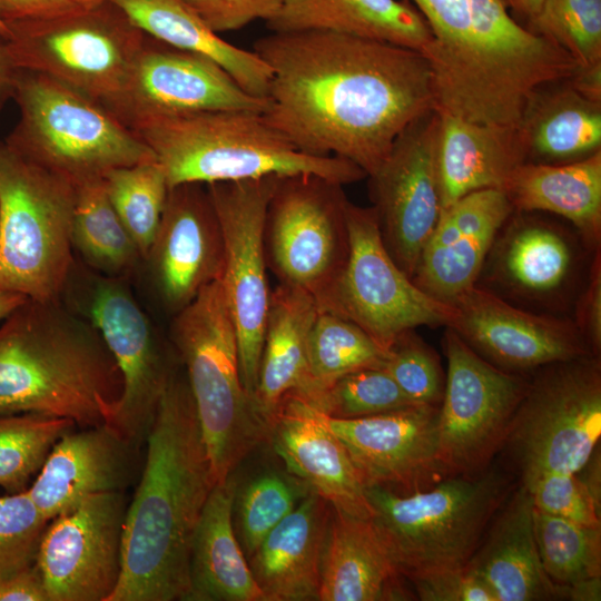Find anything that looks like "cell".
Returning <instances> with one entry per match:
<instances>
[{"label": "cell", "instance_id": "obj_52", "mask_svg": "<svg viewBox=\"0 0 601 601\" xmlns=\"http://www.w3.org/2000/svg\"><path fill=\"white\" fill-rule=\"evenodd\" d=\"M566 83L583 97L601 104V63L577 67Z\"/></svg>", "mask_w": 601, "mask_h": 601}, {"label": "cell", "instance_id": "obj_30", "mask_svg": "<svg viewBox=\"0 0 601 601\" xmlns=\"http://www.w3.org/2000/svg\"><path fill=\"white\" fill-rule=\"evenodd\" d=\"M318 313L314 296L279 284L270 292L253 406L266 430L283 400L308 382V337Z\"/></svg>", "mask_w": 601, "mask_h": 601}, {"label": "cell", "instance_id": "obj_11", "mask_svg": "<svg viewBox=\"0 0 601 601\" xmlns=\"http://www.w3.org/2000/svg\"><path fill=\"white\" fill-rule=\"evenodd\" d=\"M348 255L337 277L314 296L318 309L362 328L388 349L408 329L447 327L454 308L420 289L385 248L372 207L346 205Z\"/></svg>", "mask_w": 601, "mask_h": 601}, {"label": "cell", "instance_id": "obj_13", "mask_svg": "<svg viewBox=\"0 0 601 601\" xmlns=\"http://www.w3.org/2000/svg\"><path fill=\"white\" fill-rule=\"evenodd\" d=\"M347 197L343 185L317 175L279 177L264 226L267 267L279 284L317 295L348 255Z\"/></svg>", "mask_w": 601, "mask_h": 601}, {"label": "cell", "instance_id": "obj_35", "mask_svg": "<svg viewBox=\"0 0 601 601\" xmlns=\"http://www.w3.org/2000/svg\"><path fill=\"white\" fill-rule=\"evenodd\" d=\"M520 128L526 162L580 160L601 150V104L583 97L565 80L550 83L536 92Z\"/></svg>", "mask_w": 601, "mask_h": 601}, {"label": "cell", "instance_id": "obj_39", "mask_svg": "<svg viewBox=\"0 0 601 601\" xmlns=\"http://www.w3.org/2000/svg\"><path fill=\"white\" fill-rule=\"evenodd\" d=\"M102 179L115 211L144 259L158 229L169 190L164 169L152 160L115 168Z\"/></svg>", "mask_w": 601, "mask_h": 601}, {"label": "cell", "instance_id": "obj_14", "mask_svg": "<svg viewBox=\"0 0 601 601\" xmlns=\"http://www.w3.org/2000/svg\"><path fill=\"white\" fill-rule=\"evenodd\" d=\"M278 178L206 185L221 227L225 266L220 283L237 333L242 382L252 403L270 298L264 226Z\"/></svg>", "mask_w": 601, "mask_h": 601}, {"label": "cell", "instance_id": "obj_51", "mask_svg": "<svg viewBox=\"0 0 601 601\" xmlns=\"http://www.w3.org/2000/svg\"><path fill=\"white\" fill-rule=\"evenodd\" d=\"M79 6L75 0H0V17L7 22L55 17Z\"/></svg>", "mask_w": 601, "mask_h": 601}, {"label": "cell", "instance_id": "obj_5", "mask_svg": "<svg viewBox=\"0 0 601 601\" xmlns=\"http://www.w3.org/2000/svg\"><path fill=\"white\" fill-rule=\"evenodd\" d=\"M511 489L508 473L489 466L410 493L365 485V495L383 544L412 582L465 568Z\"/></svg>", "mask_w": 601, "mask_h": 601}, {"label": "cell", "instance_id": "obj_36", "mask_svg": "<svg viewBox=\"0 0 601 601\" xmlns=\"http://www.w3.org/2000/svg\"><path fill=\"white\" fill-rule=\"evenodd\" d=\"M77 188L71 243L87 266L110 278H128L142 262L131 235L115 211L104 179Z\"/></svg>", "mask_w": 601, "mask_h": 601}, {"label": "cell", "instance_id": "obj_40", "mask_svg": "<svg viewBox=\"0 0 601 601\" xmlns=\"http://www.w3.org/2000/svg\"><path fill=\"white\" fill-rule=\"evenodd\" d=\"M69 418L35 413L0 417V486L8 493L26 491L55 443L75 430Z\"/></svg>", "mask_w": 601, "mask_h": 601}, {"label": "cell", "instance_id": "obj_42", "mask_svg": "<svg viewBox=\"0 0 601 601\" xmlns=\"http://www.w3.org/2000/svg\"><path fill=\"white\" fill-rule=\"evenodd\" d=\"M306 402L323 414L341 420L361 418L418 405L402 391L384 367L348 373Z\"/></svg>", "mask_w": 601, "mask_h": 601}, {"label": "cell", "instance_id": "obj_10", "mask_svg": "<svg viewBox=\"0 0 601 601\" xmlns=\"http://www.w3.org/2000/svg\"><path fill=\"white\" fill-rule=\"evenodd\" d=\"M600 436V357L583 356L536 370L503 447H509L523 485L544 473H577Z\"/></svg>", "mask_w": 601, "mask_h": 601}, {"label": "cell", "instance_id": "obj_17", "mask_svg": "<svg viewBox=\"0 0 601 601\" xmlns=\"http://www.w3.org/2000/svg\"><path fill=\"white\" fill-rule=\"evenodd\" d=\"M268 99L246 92L215 61L146 35L125 83L106 106L131 130L155 118L213 110L264 114Z\"/></svg>", "mask_w": 601, "mask_h": 601}, {"label": "cell", "instance_id": "obj_16", "mask_svg": "<svg viewBox=\"0 0 601 601\" xmlns=\"http://www.w3.org/2000/svg\"><path fill=\"white\" fill-rule=\"evenodd\" d=\"M439 122L435 109L412 121L367 176L383 244L411 278L442 210L436 161Z\"/></svg>", "mask_w": 601, "mask_h": 601}, {"label": "cell", "instance_id": "obj_26", "mask_svg": "<svg viewBox=\"0 0 601 601\" xmlns=\"http://www.w3.org/2000/svg\"><path fill=\"white\" fill-rule=\"evenodd\" d=\"M331 504L311 491L262 540L249 568L265 601L318 600Z\"/></svg>", "mask_w": 601, "mask_h": 601}, {"label": "cell", "instance_id": "obj_27", "mask_svg": "<svg viewBox=\"0 0 601 601\" xmlns=\"http://www.w3.org/2000/svg\"><path fill=\"white\" fill-rule=\"evenodd\" d=\"M465 568L491 589L496 601L562 599L542 568L533 503L522 485L496 512Z\"/></svg>", "mask_w": 601, "mask_h": 601}, {"label": "cell", "instance_id": "obj_37", "mask_svg": "<svg viewBox=\"0 0 601 601\" xmlns=\"http://www.w3.org/2000/svg\"><path fill=\"white\" fill-rule=\"evenodd\" d=\"M387 354L354 323L318 309L308 337L307 386L295 395L308 401L348 373L383 367Z\"/></svg>", "mask_w": 601, "mask_h": 601}, {"label": "cell", "instance_id": "obj_47", "mask_svg": "<svg viewBox=\"0 0 601 601\" xmlns=\"http://www.w3.org/2000/svg\"><path fill=\"white\" fill-rule=\"evenodd\" d=\"M216 33L274 18L284 0H184Z\"/></svg>", "mask_w": 601, "mask_h": 601}, {"label": "cell", "instance_id": "obj_18", "mask_svg": "<svg viewBox=\"0 0 601 601\" xmlns=\"http://www.w3.org/2000/svg\"><path fill=\"white\" fill-rule=\"evenodd\" d=\"M125 492L85 499L50 520L36 556L49 601H108L121 572Z\"/></svg>", "mask_w": 601, "mask_h": 601}, {"label": "cell", "instance_id": "obj_54", "mask_svg": "<svg viewBox=\"0 0 601 601\" xmlns=\"http://www.w3.org/2000/svg\"><path fill=\"white\" fill-rule=\"evenodd\" d=\"M598 505L601 506V461L599 446L591 453L585 464L577 472Z\"/></svg>", "mask_w": 601, "mask_h": 601}, {"label": "cell", "instance_id": "obj_24", "mask_svg": "<svg viewBox=\"0 0 601 601\" xmlns=\"http://www.w3.org/2000/svg\"><path fill=\"white\" fill-rule=\"evenodd\" d=\"M512 213L501 189L470 193L442 209L422 250L413 283L450 304L477 284L494 239Z\"/></svg>", "mask_w": 601, "mask_h": 601}, {"label": "cell", "instance_id": "obj_53", "mask_svg": "<svg viewBox=\"0 0 601 601\" xmlns=\"http://www.w3.org/2000/svg\"><path fill=\"white\" fill-rule=\"evenodd\" d=\"M19 70L10 56L7 40L0 36V112L12 99Z\"/></svg>", "mask_w": 601, "mask_h": 601}, {"label": "cell", "instance_id": "obj_34", "mask_svg": "<svg viewBox=\"0 0 601 601\" xmlns=\"http://www.w3.org/2000/svg\"><path fill=\"white\" fill-rule=\"evenodd\" d=\"M144 33L219 65L246 92L268 99L272 70L254 51L221 39L184 0H111Z\"/></svg>", "mask_w": 601, "mask_h": 601}, {"label": "cell", "instance_id": "obj_55", "mask_svg": "<svg viewBox=\"0 0 601 601\" xmlns=\"http://www.w3.org/2000/svg\"><path fill=\"white\" fill-rule=\"evenodd\" d=\"M27 299L28 297L20 293L0 290V323Z\"/></svg>", "mask_w": 601, "mask_h": 601}, {"label": "cell", "instance_id": "obj_28", "mask_svg": "<svg viewBox=\"0 0 601 601\" xmlns=\"http://www.w3.org/2000/svg\"><path fill=\"white\" fill-rule=\"evenodd\" d=\"M439 116L436 161L442 209L476 190H502L511 173L526 162L520 127L472 122L443 112Z\"/></svg>", "mask_w": 601, "mask_h": 601}, {"label": "cell", "instance_id": "obj_45", "mask_svg": "<svg viewBox=\"0 0 601 601\" xmlns=\"http://www.w3.org/2000/svg\"><path fill=\"white\" fill-rule=\"evenodd\" d=\"M48 523L27 490L0 496V578L35 563Z\"/></svg>", "mask_w": 601, "mask_h": 601}, {"label": "cell", "instance_id": "obj_3", "mask_svg": "<svg viewBox=\"0 0 601 601\" xmlns=\"http://www.w3.org/2000/svg\"><path fill=\"white\" fill-rule=\"evenodd\" d=\"M121 377L99 332L60 300L28 298L0 323V417L107 423Z\"/></svg>", "mask_w": 601, "mask_h": 601}, {"label": "cell", "instance_id": "obj_44", "mask_svg": "<svg viewBox=\"0 0 601 601\" xmlns=\"http://www.w3.org/2000/svg\"><path fill=\"white\" fill-rule=\"evenodd\" d=\"M383 367L416 404L441 405L445 377L440 361L414 329L396 338Z\"/></svg>", "mask_w": 601, "mask_h": 601}, {"label": "cell", "instance_id": "obj_48", "mask_svg": "<svg viewBox=\"0 0 601 601\" xmlns=\"http://www.w3.org/2000/svg\"><path fill=\"white\" fill-rule=\"evenodd\" d=\"M411 583L422 601H496L491 589L466 568L430 574Z\"/></svg>", "mask_w": 601, "mask_h": 601}, {"label": "cell", "instance_id": "obj_23", "mask_svg": "<svg viewBox=\"0 0 601 601\" xmlns=\"http://www.w3.org/2000/svg\"><path fill=\"white\" fill-rule=\"evenodd\" d=\"M577 238L556 224L513 210L482 268L491 282L492 288L487 289L505 292L499 295L503 298L560 304L579 270L582 240Z\"/></svg>", "mask_w": 601, "mask_h": 601}, {"label": "cell", "instance_id": "obj_7", "mask_svg": "<svg viewBox=\"0 0 601 601\" xmlns=\"http://www.w3.org/2000/svg\"><path fill=\"white\" fill-rule=\"evenodd\" d=\"M19 119L4 140L75 186L120 167L157 160L139 136L100 102L42 73L19 70Z\"/></svg>", "mask_w": 601, "mask_h": 601}, {"label": "cell", "instance_id": "obj_2", "mask_svg": "<svg viewBox=\"0 0 601 601\" xmlns=\"http://www.w3.org/2000/svg\"><path fill=\"white\" fill-rule=\"evenodd\" d=\"M127 505L121 572L108 601H186L195 528L217 483L185 377L171 374Z\"/></svg>", "mask_w": 601, "mask_h": 601}, {"label": "cell", "instance_id": "obj_20", "mask_svg": "<svg viewBox=\"0 0 601 601\" xmlns=\"http://www.w3.org/2000/svg\"><path fill=\"white\" fill-rule=\"evenodd\" d=\"M142 262L161 304L174 315L207 285L221 279L224 238L205 184L169 187L158 229Z\"/></svg>", "mask_w": 601, "mask_h": 601}, {"label": "cell", "instance_id": "obj_9", "mask_svg": "<svg viewBox=\"0 0 601 601\" xmlns=\"http://www.w3.org/2000/svg\"><path fill=\"white\" fill-rule=\"evenodd\" d=\"M6 24L18 69L48 76L105 107L122 88L146 37L111 0Z\"/></svg>", "mask_w": 601, "mask_h": 601}, {"label": "cell", "instance_id": "obj_56", "mask_svg": "<svg viewBox=\"0 0 601 601\" xmlns=\"http://www.w3.org/2000/svg\"><path fill=\"white\" fill-rule=\"evenodd\" d=\"M506 6L512 8L520 16L531 21L541 10L545 0H503Z\"/></svg>", "mask_w": 601, "mask_h": 601}, {"label": "cell", "instance_id": "obj_49", "mask_svg": "<svg viewBox=\"0 0 601 601\" xmlns=\"http://www.w3.org/2000/svg\"><path fill=\"white\" fill-rule=\"evenodd\" d=\"M587 282L575 302L573 323L592 355L601 352V248L592 253Z\"/></svg>", "mask_w": 601, "mask_h": 601}, {"label": "cell", "instance_id": "obj_58", "mask_svg": "<svg viewBox=\"0 0 601 601\" xmlns=\"http://www.w3.org/2000/svg\"><path fill=\"white\" fill-rule=\"evenodd\" d=\"M77 3L79 4H82V6H89V4H93V3H97V2H100L102 0H75Z\"/></svg>", "mask_w": 601, "mask_h": 601}, {"label": "cell", "instance_id": "obj_15", "mask_svg": "<svg viewBox=\"0 0 601 601\" xmlns=\"http://www.w3.org/2000/svg\"><path fill=\"white\" fill-rule=\"evenodd\" d=\"M85 305V318L99 332L121 377L107 424L142 446L175 368L125 279L93 273Z\"/></svg>", "mask_w": 601, "mask_h": 601}, {"label": "cell", "instance_id": "obj_43", "mask_svg": "<svg viewBox=\"0 0 601 601\" xmlns=\"http://www.w3.org/2000/svg\"><path fill=\"white\" fill-rule=\"evenodd\" d=\"M529 27L565 50L578 67L601 63V0H545Z\"/></svg>", "mask_w": 601, "mask_h": 601}, {"label": "cell", "instance_id": "obj_8", "mask_svg": "<svg viewBox=\"0 0 601 601\" xmlns=\"http://www.w3.org/2000/svg\"><path fill=\"white\" fill-rule=\"evenodd\" d=\"M77 188L0 141V290L60 300L73 270Z\"/></svg>", "mask_w": 601, "mask_h": 601}, {"label": "cell", "instance_id": "obj_12", "mask_svg": "<svg viewBox=\"0 0 601 601\" xmlns=\"http://www.w3.org/2000/svg\"><path fill=\"white\" fill-rule=\"evenodd\" d=\"M447 359L439 414V459L446 476H472L503 449L529 380L491 364L445 327Z\"/></svg>", "mask_w": 601, "mask_h": 601}, {"label": "cell", "instance_id": "obj_31", "mask_svg": "<svg viewBox=\"0 0 601 601\" xmlns=\"http://www.w3.org/2000/svg\"><path fill=\"white\" fill-rule=\"evenodd\" d=\"M234 473L210 491L194 531L186 601H265L234 526Z\"/></svg>", "mask_w": 601, "mask_h": 601}, {"label": "cell", "instance_id": "obj_21", "mask_svg": "<svg viewBox=\"0 0 601 601\" xmlns=\"http://www.w3.org/2000/svg\"><path fill=\"white\" fill-rule=\"evenodd\" d=\"M319 414L344 444L364 485L410 493L446 477L439 459L440 405L351 420Z\"/></svg>", "mask_w": 601, "mask_h": 601}, {"label": "cell", "instance_id": "obj_25", "mask_svg": "<svg viewBox=\"0 0 601 601\" xmlns=\"http://www.w3.org/2000/svg\"><path fill=\"white\" fill-rule=\"evenodd\" d=\"M266 440L286 471L333 509L371 519L362 477L344 444L308 402L288 394L267 428Z\"/></svg>", "mask_w": 601, "mask_h": 601}, {"label": "cell", "instance_id": "obj_46", "mask_svg": "<svg viewBox=\"0 0 601 601\" xmlns=\"http://www.w3.org/2000/svg\"><path fill=\"white\" fill-rule=\"evenodd\" d=\"M522 486L536 510L579 524L601 526V506L577 473H544Z\"/></svg>", "mask_w": 601, "mask_h": 601}, {"label": "cell", "instance_id": "obj_4", "mask_svg": "<svg viewBox=\"0 0 601 601\" xmlns=\"http://www.w3.org/2000/svg\"><path fill=\"white\" fill-rule=\"evenodd\" d=\"M132 130L155 154L169 187L299 174L317 175L344 186L367 177L345 158L302 152L255 111L213 110L160 117Z\"/></svg>", "mask_w": 601, "mask_h": 601}, {"label": "cell", "instance_id": "obj_6", "mask_svg": "<svg viewBox=\"0 0 601 601\" xmlns=\"http://www.w3.org/2000/svg\"><path fill=\"white\" fill-rule=\"evenodd\" d=\"M170 338L185 366L217 483L225 482L266 430L240 377L236 328L220 280L174 315Z\"/></svg>", "mask_w": 601, "mask_h": 601}, {"label": "cell", "instance_id": "obj_19", "mask_svg": "<svg viewBox=\"0 0 601 601\" xmlns=\"http://www.w3.org/2000/svg\"><path fill=\"white\" fill-rule=\"evenodd\" d=\"M447 327L496 367L523 374L545 365L594 356L571 318L534 313L475 284L450 303Z\"/></svg>", "mask_w": 601, "mask_h": 601}, {"label": "cell", "instance_id": "obj_22", "mask_svg": "<svg viewBox=\"0 0 601 601\" xmlns=\"http://www.w3.org/2000/svg\"><path fill=\"white\" fill-rule=\"evenodd\" d=\"M141 447L107 423L75 428L55 443L27 491L50 521L91 495L125 492L138 481Z\"/></svg>", "mask_w": 601, "mask_h": 601}, {"label": "cell", "instance_id": "obj_32", "mask_svg": "<svg viewBox=\"0 0 601 601\" xmlns=\"http://www.w3.org/2000/svg\"><path fill=\"white\" fill-rule=\"evenodd\" d=\"M502 190L514 211L563 217L589 252L601 248V150L565 164L524 162Z\"/></svg>", "mask_w": 601, "mask_h": 601}, {"label": "cell", "instance_id": "obj_1", "mask_svg": "<svg viewBox=\"0 0 601 601\" xmlns=\"http://www.w3.org/2000/svg\"><path fill=\"white\" fill-rule=\"evenodd\" d=\"M253 50L272 70L266 120L302 152L345 158L367 176L434 109L428 62L414 49L306 30L272 32Z\"/></svg>", "mask_w": 601, "mask_h": 601}, {"label": "cell", "instance_id": "obj_50", "mask_svg": "<svg viewBox=\"0 0 601 601\" xmlns=\"http://www.w3.org/2000/svg\"><path fill=\"white\" fill-rule=\"evenodd\" d=\"M0 601H49L41 573L36 563L0 578Z\"/></svg>", "mask_w": 601, "mask_h": 601}, {"label": "cell", "instance_id": "obj_57", "mask_svg": "<svg viewBox=\"0 0 601 601\" xmlns=\"http://www.w3.org/2000/svg\"><path fill=\"white\" fill-rule=\"evenodd\" d=\"M0 36L3 37L6 40L10 37V31L6 22L0 17Z\"/></svg>", "mask_w": 601, "mask_h": 601}, {"label": "cell", "instance_id": "obj_38", "mask_svg": "<svg viewBox=\"0 0 601 601\" xmlns=\"http://www.w3.org/2000/svg\"><path fill=\"white\" fill-rule=\"evenodd\" d=\"M533 530L542 568L566 599L581 583L601 579V526H588L533 506Z\"/></svg>", "mask_w": 601, "mask_h": 601}, {"label": "cell", "instance_id": "obj_29", "mask_svg": "<svg viewBox=\"0 0 601 601\" xmlns=\"http://www.w3.org/2000/svg\"><path fill=\"white\" fill-rule=\"evenodd\" d=\"M371 519L332 508L319 601L413 600Z\"/></svg>", "mask_w": 601, "mask_h": 601}, {"label": "cell", "instance_id": "obj_41", "mask_svg": "<svg viewBox=\"0 0 601 601\" xmlns=\"http://www.w3.org/2000/svg\"><path fill=\"white\" fill-rule=\"evenodd\" d=\"M309 492L304 482L287 471H264L240 489L237 483L233 515L244 553L250 556L269 531Z\"/></svg>", "mask_w": 601, "mask_h": 601}, {"label": "cell", "instance_id": "obj_33", "mask_svg": "<svg viewBox=\"0 0 601 601\" xmlns=\"http://www.w3.org/2000/svg\"><path fill=\"white\" fill-rule=\"evenodd\" d=\"M265 23L272 32L331 31L420 52L433 39L425 18L405 0H284Z\"/></svg>", "mask_w": 601, "mask_h": 601}]
</instances>
